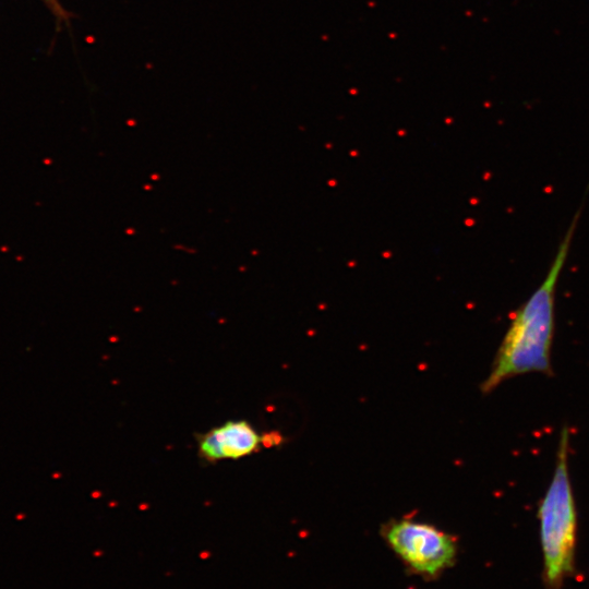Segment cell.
I'll return each mask as SVG.
<instances>
[{
  "mask_svg": "<svg viewBox=\"0 0 589 589\" xmlns=\"http://www.w3.org/2000/svg\"><path fill=\"white\" fill-rule=\"evenodd\" d=\"M380 534L406 573L422 580L440 579L457 562V538L433 524L394 518L381 526Z\"/></svg>",
  "mask_w": 589,
  "mask_h": 589,
  "instance_id": "3957f363",
  "label": "cell"
},
{
  "mask_svg": "<svg viewBox=\"0 0 589 589\" xmlns=\"http://www.w3.org/2000/svg\"><path fill=\"white\" fill-rule=\"evenodd\" d=\"M197 454L206 462L237 460L260 450L263 437L247 420H232L196 435Z\"/></svg>",
  "mask_w": 589,
  "mask_h": 589,
  "instance_id": "277c9868",
  "label": "cell"
},
{
  "mask_svg": "<svg viewBox=\"0 0 589 589\" xmlns=\"http://www.w3.org/2000/svg\"><path fill=\"white\" fill-rule=\"evenodd\" d=\"M577 220L578 215L574 217L542 284L513 314L491 371L481 384L483 394H489L516 375L530 372L552 374L555 289Z\"/></svg>",
  "mask_w": 589,
  "mask_h": 589,
  "instance_id": "6da1fadb",
  "label": "cell"
},
{
  "mask_svg": "<svg viewBox=\"0 0 589 589\" xmlns=\"http://www.w3.org/2000/svg\"><path fill=\"white\" fill-rule=\"evenodd\" d=\"M569 429L560 433L555 467L538 509L548 589H560L574 568L577 512L569 478Z\"/></svg>",
  "mask_w": 589,
  "mask_h": 589,
  "instance_id": "7a4b0ae2",
  "label": "cell"
}]
</instances>
